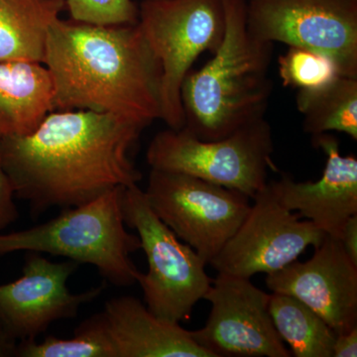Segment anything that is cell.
<instances>
[{"label": "cell", "mask_w": 357, "mask_h": 357, "mask_svg": "<svg viewBox=\"0 0 357 357\" xmlns=\"http://www.w3.org/2000/svg\"><path fill=\"white\" fill-rule=\"evenodd\" d=\"M124 188H114L88 204L63 208L58 217L37 227L0 234V256L16 251L48 253L93 265L115 286L137 283L139 271L130 255L141 249V243L126 227Z\"/></svg>", "instance_id": "cell-4"}, {"label": "cell", "mask_w": 357, "mask_h": 357, "mask_svg": "<svg viewBox=\"0 0 357 357\" xmlns=\"http://www.w3.org/2000/svg\"><path fill=\"white\" fill-rule=\"evenodd\" d=\"M204 299L210 314L191 335L211 357L292 356L270 316V294L250 278L218 272Z\"/></svg>", "instance_id": "cell-11"}, {"label": "cell", "mask_w": 357, "mask_h": 357, "mask_svg": "<svg viewBox=\"0 0 357 357\" xmlns=\"http://www.w3.org/2000/svg\"><path fill=\"white\" fill-rule=\"evenodd\" d=\"M14 198L15 197L10 181L0 166V230L6 229L20 218Z\"/></svg>", "instance_id": "cell-22"}, {"label": "cell", "mask_w": 357, "mask_h": 357, "mask_svg": "<svg viewBox=\"0 0 357 357\" xmlns=\"http://www.w3.org/2000/svg\"><path fill=\"white\" fill-rule=\"evenodd\" d=\"M345 252L357 264V215H352L344 223L340 236Z\"/></svg>", "instance_id": "cell-24"}, {"label": "cell", "mask_w": 357, "mask_h": 357, "mask_svg": "<svg viewBox=\"0 0 357 357\" xmlns=\"http://www.w3.org/2000/svg\"><path fill=\"white\" fill-rule=\"evenodd\" d=\"M148 204L174 234L210 264L239 229L250 198L187 174L151 169Z\"/></svg>", "instance_id": "cell-8"}, {"label": "cell", "mask_w": 357, "mask_h": 357, "mask_svg": "<svg viewBox=\"0 0 357 357\" xmlns=\"http://www.w3.org/2000/svg\"><path fill=\"white\" fill-rule=\"evenodd\" d=\"M252 199L239 229L210 263L218 272L250 279L274 273L326 238L314 223L282 206L269 182Z\"/></svg>", "instance_id": "cell-10"}, {"label": "cell", "mask_w": 357, "mask_h": 357, "mask_svg": "<svg viewBox=\"0 0 357 357\" xmlns=\"http://www.w3.org/2000/svg\"><path fill=\"white\" fill-rule=\"evenodd\" d=\"M303 129L312 136L337 131L357 140V77L338 76L312 89H298Z\"/></svg>", "instance_id": "cell-18"}, {"label": "cell", "mask_w": 357, "mask_h": 357, "mask_svg": "<svg viewBox=\"0 0 357 357\" xmlns=\"http://www.w3.org/2000/svg\"><path fill=\"white\" fill-rule=\"evenodd\" d=\"M357 356V326L337 335L333 344V357Z\"/></svg>", "instance_id": "cell-23"}, {"label": "cell", "mask_w": 357, "mask_h": 357, "mask_svg": "<svg viewBox=\"0 0 357 357\" xmlns=\"http://www.w3.org/2000/svg\"><path fill=\"white\" fill-rule=\"evenodd\" d=\"M246 25L256 39L321 54L357 77V0H249Z\"/></svg>", "instance_id": "cell-9"}, {"label": "cell", "mask_w": 357, "mask_h": 357, "mask_svg": "<svg viewBox=\"0 0 357 357\" xmlns=\"http://www.w3.org/2000/svg\"><path fill=\"white\" fill-rule=\"evenodd\" d=\"M89 319L112 357H211L191 331L158 318L132 296L112 298Z\"/></svg>", "instance_id": "cell-15"}, {"label": "cell", "mask_w": 357, "mask_h": 357, "mask_svg": "<svg viewBox=\"0 0 357 357\" xmlns=\"http://www.w3.org/2000/svg\"><path fill=\"white\" fill-rule=\"evenodd\" d=\"M122 213L126 227L135 229L147 257V273L138 274L146 307L166 321L180 324L211 286L206 263L162 222L138 185L124 188Z\"/></svg>", "instance_id": "cell-7"}, {"label": "cell", "mask_w": 357, "mask_h": 357, "mask_svg": "<svg viewBox=\"0 0 357 357\" xmlns=\"http://www.w3.org/2000/svg\"><path fill=\"white\" fill-rule=\"evenodd\" d=\"M54 112L50 73L41 63H0V140L32 133Z\"/></svg>", "instance_id": "cell-16"}, {"label": "cell", "mask_w": 357, "mask_h": 357, "mask_svg": "<svg viewBox=\"0 0 357 357\" xmlns=\"http://www.w3.org/2000/svg\"><path fill=\"white\" fill-rule=\"evenodd\" d=\"M273 152L271 126L263 117L220 140H201L184 128L160 131L146 160L155 170L187 174L253 199L266 185L268 171L276 170Z\"/></svg>", "instance_id": "cell-5"}, {"label": "cell", "mask_w": 357, "mask_h": 357, "mask_svg": "<svg viewBox=\"0 0 357 357\" xmlns=\"http://www.w3.org/2000/svg\"><path fill=\"white\" fill-rule=\"evenodd\" d=\"M17 344L18 342L8 340L3 333H0V356H15Z\"/></svg>", "instance_id": "cell-25"}, {"label": "cell", "mask_w": 357, "mask_h": 357, "mask_svg": "<svg viewBox=\"0 0 357 357\" xmlns=\"http://www.w3.org/2000/svg\"><path fill=\"white\" fill-rule=\"evenodd\" d=\"M79 265L73 260L52 262L28 251L22 276L0 285V333L15 342L36 340L55 321L77 317L82 305L96 299L105 288L70 293L68 280Z\"/></svg>", "instance_id": "cell-12"}, {"label": "cell", "mask_w": 357, "mask_h": 357, "mask_svg": "<svg viewBox=\"0 0 357 357\" xmlns=\"http://www.w3.org/2000/svg\"><path fill=\"white\" fill-rule=\"evenodd\" d=\"M278 72L284 86L297 89L319 88L342 76L332 59L297 47L280 56Z\"/></svg>", "instance_id": "cell-20"}, {"label": "cell", "mask_w": 357, "mask_h": 357, "mask_svg": "<svg viewBox=\"0 0 357 357\" xmlns=\"http://www.w3.org/2000/svg\"><path fill=\"white\" fill-rule=\"evenodd\" d=\"M54 112L93 110L149 126L161 119L162 70L138 22L98 25L58 18L47 40Z\"/></svg>", "instance_id": "cell-2"}, {"label": "cell", "mask_w": 357, "mask_h": 357, "mask_svg": "<svg viewBox=\"0 0 357 357\" xmlns=\"http://www.w3.org/2000/svg\"><path fill=\"white\" fill-rule=\"evenodd\" d=\"M312 143L326 156L319 180L296 182L283 176L269 184L282 206L297 211L326 236L340 238L344 223L357 215V158L342 156L337 138L331 134L312 136Z\"/></svg>", "instance_id": "cell-14"}, {"label": "cell", "mask_w": 357, "mask_h": 357, "mask_svg": "<svg viewBox=\"0 0 357 357\" xmlns=\"http://www.w3.org/2000/svg\"><path fill=\"white\" fill-rule=\"evenodd\" d=\"M269 312L279 337L296 357H333L335 332L311 307L290 295L270 294Z\"/></svg>", "instance_id": "cell-19"}, {"label": "cell", "mask_w": 357, "mask_h": 357, "mask_svg": "<svg viewBox=\"0 0 357 357\" xmlns=\"http://www.w3.org/2000/svg\"><path fill=\"white\" fill-rule=\"evenodd\" d=\"M267 288L300 300L331 326L335 335L357 326V264L340 239L326 236L306 262L290 263L268 274Z\"/></svg>", "instance_id": "cell-13"}, {"label": "cell", "mask_w": 357, "mask_h": 357, "mask_svg": "<svg viewBox=\"0 0 357 357\" xmlns=\"http://www.w3.org/2000/svg\"><path fill=\"white\" fill-rule=\"evenodd\" d=\"M66 0H0V63L44 65L52 24Z\"/></svg>", "instance_id": "cell-17"}, {"label": "cell", "mask_w": 357, "mask_h": 357, "mask_svg": "<svg viewBox=\"0 0 357 357\" xmlns=\"http://www.w3.org/2000/svg\"><path fill=\"white\" fill-rule=\"evenodd\" d=\"M225 36L213 57L185 77L181 91L184 129L204 141L220 140L266 114L273 83V44L256 39L246 25V0H220Z\"/></svg>", "instance_id": "cell-3"}, {"label": "cell", "mask_w": 357, "mask_h": 357, "mask_svg": "<svg viewBox=\"0 0 357 357\" xmlns=\"http://www.w3.org/2000/svg\"><path fill=\"white\" fill-rule=\"evenodd\" d=\"M138 25L161 66V121L185 126L182 91L192 64L204 52L217 51L225 36L220 0H142Z\"/></svg>", "instance_id": "cell-6"}, {"label": "cell", "mask_w": 357, "mask_h": 357, "mask_svg": "<svg viewBox=\"0 0 357 357\" xmlns=\"http://www.w3.org/2000/svg\"><path fill=\"white\" fill-rule=\"evenodd\" d=\"M147 126L93 110H55L24 136L0 140V166L32 218L95 201L142 174L130 151Z\"/></svg>", "instance_id": "cell-1"}, {"label": "cell", "mask_w": 357, "mask_h": 357, "mask_svg": "<svg viewBox=\"0 0 357 357\" xmlns=\"http://www.w3.org/2000/svg\"><path fill=\"white\" fill-rule=\"evenodd\" d=\"M70 18L98 25L135 24L139 8L132 0H66Z\"/></svg>", "instance_id": "cell-21"}]
</instances>
